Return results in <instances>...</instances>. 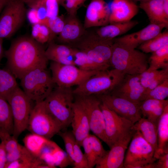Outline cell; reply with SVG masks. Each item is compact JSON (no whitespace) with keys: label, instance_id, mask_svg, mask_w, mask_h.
Wrapping results in <instances>:
<instances>
[{"label":"cell","instance_id":"cell-1","mask_svg":"<svg viewBox=\"0 0 168 168\" xmlns=\"http://www.w3.org/2000/svg\"><path fill=\"white\" fill-rule=\"evenodd\" d=\"M43 45L32 37L17 39L4 52L7 59V69L20 80L35 69L47 68L48 60Z\"/></svg>","mask_w":168,"mask_h":168},{"label":"cell","instance_id":"cell-2","mask_svg":"<svg viewBox=\"0 0 168 168\" xmlns=\"http://www.w3.org/2000/svg\"><path fill=\"white\" fill-rule=\"evenodd\" d=\"M110 63L113 68L125 75H139L148 68L145 53L125 47L114 41Z\"/></svg>","mask_w":168,"mask_h":168},{"label":"cell","instance_id":"cell-3","mask_svg":"<svg viewBox=\"0 0 168 168\" xmlns=\"http://www.w3.org/2000/svg\"><path fill=\"white\" fill-rule=\"evenodd\" d=\"M124 74L113 68L100 71L73 90L74 95L98 96L109 93L122 80Z\"/></svg>","mask_w":168,"mask_h":168},{"label":"cell","instance_id":"cell-4","mask_svg":"<svg viewBox=\"0 0 168 168\" xmlns=\"http://www.w3.org/2000/svg\"><path fill=\"white\" fill-rule=\"evenodd\" d=\"M22 90L35 103L44 101L55 85L47 68H38L25 74L20 79Z\"/></svg>","mask_w":168,"mask_h":168},{"label":"cell","instance_id":"cell-5","mask_svg":"<svg viewBox=\"0 0 168 168\" xmlns=\"http://www.w3.org/2000/svg\"><path fill=\"white\" fill-rule=\"evenodd\" d=\"M113 43L114 40L104 39L94 32L89 33L86 31L73 45L95 63L108 69L110 66V61Z\"/></svg>","mask_w":168,"mask_h":168},{"label":"cell","instance_id":"cell-6","mask_svg":"<svg viewBox=\"0 0 168 168\" xmlns=\"http://www.w3.org/2000/svg\"><path fill=\"white\" fill-rule=\"evenodd\" d=\"M124 166L125 168H155V150L135 131L127 148Z\"/></svg>","mask_w":168,"mask_h":168},{"label":"cell","instance_id":"cell-7","mask_svg":"<svg viewBox=\"0 0 168 168\" xmlns=\"http://www.w3.org/2000/svg\"><path fill=\"white\" fill-rule=\"evenodd\" d=\"M74 95L71 87L56 86L44 100L49 112L63 128L71 124L73 115Z\"/></svg>","mask_w":168,"mask_h":168},{"label":"cell","instance_id":"cell-8","mask_svg":"<svg viewBox=\"0 0 168 168\" xmlns=\"http://www.w3.org/2000/svg\"><path fill=\"white\" fill-rule=\"evenodd\" d=\"M64 128L47 108L44 101L35 103L31 110L26 129L50 139Z\"/></svg>","mask_w":168,"mask_h":168},{"label":"cell","instance_id":"cell-9","mask_svg":"<svg viewBox=\"0 0 168 168\" xmlns=\"http://www.w3.org/2000/svg\"><path fill=\"white\" fill-rule=\"evenodd\" d=\"M11 108L13 122L12 135L17 138L26 129L33 102L17 86L7 99Z\"/></svg>","mask_w":168,"mask_h":168},{"label":"cell","instance_id":"cell-10","mask_svg":"<svg viewBox=\"0 0 168 168\" xmlns=\"http://www.w3.org/2000/svg\"><path fill=\"white\" fill-rule=\"evenodd\" d=\"M50 69L55 85L62 87L77 86L100 71H85L74 65L63 64L52 61Z\"/></svg>","mask_w":168,"mask_h":168},{"label":"cell","instance_id":"cell-11","mask_svg":"<svg viewBox=\"0 0 168 168\" xmlns=\"http://www.w3.org/2000/svg\"><path fill=\"white\" fill-rule=\"evenodd\" d=\"M100 108L105 120V143L110 148L114 143L134 130V124L119 115L101 102Z\"/></svg>","mask_w":168,"mask_h":168},{"label":"cell","instance_id":"cell-12","mask_svg":"<svg viewBox=\"0 0 168 168\" xmlns=\"http://www.w3.org/2000/svg\"><path fill=\"white\" fill-rule=\"evenodd\" d=\"M26 12L22 0H9L0 16V38L12 35L23 24Z\"/></svg>","mask_w":168,"mask_h":168},{"label":"cell","instance_id":"cell-13","mask_svg":"<svg viewBox=\"0 0 168 168\" xmlns=\"http://www.w3.org/2000/svg\"><path fill=\"white\" fill-rule=\"evenodd\" d=\"M75 96V100L81 105L86 114L90 130L105 143V123L100 108V100L96 96Z\"/></svg>","mask_w":168,"mask_h":168},{"label":"cell","instance_id":"cell-14","mask_svg":"<svg viewBox=\"0 0 168 168\" xmlns=\"http://www.w3.org/2000/svg\"><path fill=\"white\" fill-rule=\"evenodd\" d=\"M96 96L108 108L133 124L142 118L139 105L128 100L108 94Z\"/></svg>","mask_w":168,"mask_h":168},{"label":"cell","instance_id":"cell-15","mask_svg":"<svg viewBox=\"0 0 168 168\" xmlns=\"http://www.w3.org/2000/svg\"><path fill=\"white\" fill-rule=\"evenodd\" d=\"M139 75H125L121 82L108 94L139 105L145 99L146 89L141 83Z\"/></svg>","mask_w":168,"mask_h":168},{"label":"cell","instance_id":"cell-16","mask_svg":"<svg viewBox=\"0 0 168 168\" xmlns=\"http://www.w3.org/2000/svg\"><path fill=\"white\" fill-rule=\"evenodd\" d=\"M135 131L114 143L97 163L96 168H123L125 152Z\"/></svg>","mask_w":168,"mask_h":168},{"label":"cell","instance_id":"cell-17","mask_svg":"<svg viewBox=\"0 0 168 168\" xmlns=\"http://www.w3.org/2000/svg\"><path fill=\"white\" fill-rule=\"evenodd\" d=\"M165 25L151 23L142 29L135 32L114 39V41L125 47L136 49L142 43L162 32Z\"/></svg>","mask_w":168,"mask_h":168},{"label":"cell","instance_id":"cell-18","mask_svg":"<svg viewBox=\"0 0 168 168\" xmlns=\"http://www.w3.org/2000/svg\"><path fill=\"white\" fill-rule=\"evenodd\" d=\"M110 9L104 0H91L87 8L83 26L85 29L109 24Z\"/></svg>","mask_w":168,"mask_h":168},{"label":"cell","instance_id":"cell-19","mask_svg":"<svg viewBox=\"0 0 168 168\" xmlns=\"http://www.w3.org/2000/svg\"><path fill=\"white\" fill-rule=\"evenodd\" d=\"M71 124L76 141L82 147V141L89 135L90 129L86 112L81 105L75 100Z\"/></svg>","mask_w":168,"mask_h":168},{"label":"cell","instance_id":"cell-20","mask_svg":"<svg viewBox=\"0 0 168 168\" xmlns=\"http://www.w3.org/2000/svg\"><path fill=\"white\" fill-rule=\"evenodd\" d=\"M109 24L128 21L138 13L139 7L132 0H113Z\"/></svg>","mask_w":168,"mask_h":168},{"label":"cell","instance_id":"cell-21","mask_svg":"<svg viewBox=\"0 0 168 168\" xmlns=\"http://www.w3.org/2000/svg\"><path fill=\"white\" fill-rule=\"evenodd\" d=\"M86 31L76 15L68 16L64 18V25L58 35L57 39L62 43L73 44L78 41Z\"/></svg>","mask_w":168,"mask_h":168},{"label":"cell","instance_id":"cell-22","mask_svg":"<svg viewBox=\"0 0 168 168\" xmlns=\"http://www.w3.org/2000/svg\"><path fill=\"white\" fill-rule=\"evenodd\" d=\"M74 48L65 44L50 42L45 50L48 60L63 64L74 65L73 60Z\"/></svg>","mask_w":168,"mask_h":168},{"label":"cell","instance_id":"cell-23","mask_svg":"<svg viewBox=\"0 0 168 168\" xmlns=\"http://www.w3.org/2000/svg\"><path fill=\"white\" fill-rule=\"evenodd\" d=\"M163 0H144L140 1L139 8L147 14L150 23L163 24L168 27V19L164 14Z\"/></svg>","mask_w":168,"mask_h":168},{"label":"cell","instance_id":"cell-24","mask_svg":"<svg viewBox=\"0 0 168 168\" xmlns=\"http://www.w3.org/2000/svg\"><path fill=\"white\" fill-rule=\"evenodd\" d=\"M138 24V21L135 20L110 23L100 27L94 32L103 39L112 40L116 37L126 33Z\"/></svg>","mask_w":168,"mask_h":168},{"label":"cell","instance_id":"cell-25","mask_svg":"<svg viewBox=\"0 0 168 168\" xmlns=\"http://www.w3.org/2000/svg\"><path fill=\"white\" fill-rule=\"evenodd\" d=\"M168 105L167 100L146 99L139 106L142 117L158 124L160 118Z\"/></svg>","mask_w":168,"mask_h":168},{"label":"cell","instance_id":"cell-26","mask_svg":"<svg viewBox=\"0 0 168 168\" xmlns=\"http://www.w3.org/2000/svg\"><path fill=\"white\" fill-rule=\"evenodd\" d=\"M133 128L134 130L140 133L153 147L156 152L157 148V124L142 117L134 124Z\"/></svg>","mask_w":168,"mask_h":168},{"label":"cell","instance_id":"cell-27","mask_svg":"<svg viewBox=\"0 0 168 168\" xmlns=\"http://www.w3.org/2000/svg\"><path fill=\"white\" fill-rule=\"evenodd\" d=\"M167 152H168V105L158 121L157 148L155 157L157 159L160 155Z\"/></svg>","mask_w":168,"mask_h":168},{"label":"cell","instance_id":"cell-28","mask_svg":"<svg viewBox=\"0 0 168 168\" xmlns=\"http://www.w3.org/2000/svg\"><path fill=\"white\" fill-rule=\"evenodd\" d=\"M45 165L47 164L26 149L19 159L7 162L5 168H43Z\"/></svg>","mask_w":168,"mask_h":168},{"label":"cell","instance_id":"cell-29","mask_svg":"<svg viewBox=\"0 0 168 168\" xmlns=\"http://www.w3.org/2000/svg\"><path fill=\"white\" fill-rule=\"evenodd\" d=\"M50 140L40 135L31 133L23 139L24 147L34 156L39 158L45 146Z\"/></svg>","mask_w":168,"mask_h":168},{"label":"cell","instance_id":"cell-30","mask_svg":"<svg viewBox=\"0 0 168 168\" xmlns=\"http://www.w3.org/2000/svg\"><path fill=\"white\" fill-rule=\"evenodd\" d=\"M16 79L7 68H0V96L6 100L18 86Z\"/></svg>","mask_w":168,"mask_h":168},{"label":"cell","instance_id":"cell-31","mask_svg":"<svg viewBox=\"0 0 168 168\" xmlns=\"http://www.w3.org/2000/svg\"><path fill=\"white\" fill-rule=\"evenodd\" d=\"M0 128L12 135L13 117L10 105L5 98L0 96Z\"/></svg>","mask_w":168,"mask_h":168},{"label":"cell","instance_id":"cell-32","mask_svg":"<svg viewBox=\"0 0 168 168\" xmlns=\"http://www.w3.org/2000/svg\"><path fill=\"white\" fill-rule=\"evenodd\" d=\"M73 60L75 65L87 71H101L106 70L90 58L85 54L74 48Z\"/></svg>","mask_w":168,"mask_h":168},{"label":"cell","instance_id":"cell-33","mask_svg":"<svg viewBox=\"0 0 168 168\" xmlns=\"http://www.w3.org/2000/svg\"><path fill=\"white\" fill-rule=\"evenodd\" d=\"M168 44V31L161 32L140 45L139 49L147 54L152 53Z\"/></svg>","mask_w":168,"mask_h":168},{"label":"cell","instance_id":"cell-34","mask_svg":"<svg viewBox=\"0 0 168 168\" xmlns=\"http://www.w3.org/2000/svg\"><path fill=\"white\" fill-rule=\"evenodd\" d=\"M149 67L156 70L168 68V44L152 53Z\"/></svg>","mask_w":168,"mask_h":168},{"label":"cell","instance_id":"cell-35","mask_svg":"<svg viewBox=\"0 0 168 168\" xmlns=\"http://www.w3.org/2000/svg\"><path fill=\"white\" fill-rule=\"evenodd\" d=\"M39 23L45 25L49 29L50 33V42L52 41L54 36L57 35H58L62 30L64 25V18L63 16H58L47 17Z\"/></svg>","mask_w":168,"mask_h":168},{"label":"cell","instance_id":"cell-36","mask_svg":"<svg viewBox=\"0 0 168 168\" xmlns=\"http://www.w3.org/2000/svg\"><path fill=\"white\" fill-rule=\"evenodd\" d=\"M31 35L34 40L42 45L47 42H50V30L49 28L43 24L37 23L32 24Z\"/></svg>","mask_w":168,"mask_h":168},{"label":"cell","instance_id":"cell-37","mask_svg":"<svg viewBox=\"0 0 168 168\" xmlns=\"http://www.w3.org/2000/svg\"><path fill=\"white\" fill-rule=\"evenodd\" d=\"M168 96V79L148 92L145 99H153L158 100H165Z\"/></svg>","mask_w":168,"mask_h":168},{"label":"cell","instance_id":"cell-38","mask_svg":"<svg viewBox=\"0 0 168 168\" xmlns=\"http://www.w3.org/2000/svg\"><path fill=\"white\" fill-rule=\"evenodd\" d=\"M0 139L3 143L7 153L12 152L21 145L16 138L5 130L0 128Z\"/></svg>","mask_w":168,"mask_h":168},{"label":"cell","instance_id":"cell-39","mask_svg":"<svg viewBox=\"0 0 168 168\" xmlns=\"http://www.w3.org/2000/svg\"><path fill=\"white\" fill-rule=\"evenodd\" d=\"M58 134L63 141L67 154L71 163H73L74 146L76 140L72 131H60Z\"/></svg>","mask_w":168,"mask_h":168},{"label":"cell","instance_id":"cell-40","mask_svg":"<svg viewBox=\"0 0 168 168\" xmlns=\"http://www.w3.org/2000/svg\"><path fill=\"white\" fill-rule=\"evenodd\" d=\"M88 138L96 158L97 164L105 156L107 151L104 149L99 138L95 135L90 134L88 136Z\"/></svg>","mask_w":168,"mask_h":168},{"label":"cell","instance_id":"cell-41","mask_svg":"<svg viewBox=\"0 0 168 168\" xmlns=\"http://www.w3.org/2000/svg\"><path fill=\"white\" fill-rule=\"evenodd\" d=\"M52 155L54 166L62 168L68 164L66 161L71 163L68 157H66L63 151L54 142L51 151Z\"/></svg>","mask_w":168,"mask_h":168},{"label":"cell","instance_id":"cell-42","mask_svg":"<svg viewBox=\"0 0 168 168\" xmlns=\"http://www.w3.org/2000/svg\"><path fill=\"white\" fill-rule=\"evenodd\" d=\"M80 147L76 141L74 146L73 168H89L87 160Z\"/></svg>","mask_w":168,"mask_h":168},{"label":"cell","instance_id":"cell-43","mask_svg":"<svg viewBox=\"0 0 168 168\" xmlns=\"http://www.w3.org/2000/svg\"><path fill=\"white\" fill-rule=\"evenodd\" d=\"M86 0H58V2L66 10L68 15H76L78 9Z\"/></svg>","mask_w":168,"mask_h":168},{"label":"cell","instance_id":"cell-44","mask_svg":"<svg viewBox=\"0 0 168 168\" xmlns=\"http://www.w3.org/2000/svg\"><path fill=\"white\" fill-rule=\"evenodd\" d=\"M160 71L161 70L153 69L148 67L147 69L139 74L141 83L146 90Z\"/></svg>","mask_w":168,"mask_h":168},{"label":"cell","instance_id":"cell-45","mask_svg":"<svg viewBox=\"0 0 168 168\" xmlns=\"http://www.w3.org/2000/svg\"><path fill=\"white\" fill-rule=\"evenodd\" d=\"M84 151V155L87 160L89 168H92L96 164V160L91 146L88 136L82 141V146Z\"/></svg>","mask_w":168,"mask_h":168},{"label":"cell","instance_id":"cell-46","mask_svg":"<svg viewBox=\"0 0 168 168\" xmlns=\"http://www.w3.org/2000/svg\"><path fill=\"white\" fill-rule=\"evenodd\" d=\"M167 79H168V68L161 69L159 73L146 89V94L149 91L161 84Z\"/></svg>","mask_w":168,"mask_h":168},{"label":"cell","instance_id":"cell-47","mask_svg":"<svg viewBox=\"0 0 168 168\" xmlns=\"http://www.w3.org/2000/svg\"><path fill=\"white\" fill-rule=\"evenodd\" d=\"M156 168H168V152L160 155L155 161Z\"/></svg>","mask_w":168,"mask_h":168},{"label":"cell","instance_id":"cell-48","mask_svg":"<svg viewBox=\"0 0 168 168\" xmlns=\"http://www.w3.org/2000/svg\"><path fill=\"white\" fill-rule=\"evenodd\" d=\"M7 163V152L3 143H0V168H5Z\"/></svg>","mask_w":168,"mask_h":168},{"label":"cell","instance_id":"cell-49","mask_svg":"<svg viewBox=\"0 0 168 168\" xmlns=\"http://www.w3.org/2000/svg\"><path fill=\"white\" fill-rule=\"evenodd\" d=\"M163 7L165 15L168 19V0H163Z\"/></svg>","mask_w":168,"mask_h":168},{"label":"cell","instance_id":"cell-50","mask_svg":"<svg viewBox=\"0 0 168 168\" xmlns=\"http://www.w3.org/2000/svg\"><path fill=\"white\" fill-rule=\"evenodd\" d=\"M3 39L0 38V63L3 54Z\"/></svg>","mask_w":168,"mask_h":168},{"label":"cell","instance_id":"cell-51","mask_svg":"<svg viewBox=\"0 0 168 168\" xmlns=\"http://www.w3.org/2000/svg\"><path fill=\"white\" fill-rule=\"evenodd\" d=\"M9 0H0V13Z\"/></svg>","mask_w":168,"mask_h":168},{"label":"cell","instance_id":"cell-52","mask_svg":"<svg viewBox=\"0 0 168 168\" xmlns=\"http://www.w3.org/2000/svg\"><path fill=\"white\" fill-rule=\"evenodd\" d=\"M32 0H22V1L25 3H27Z\"/></svg>","mask_w":168,"mask_h":168},{"label":"cell","instance_id":"cell-53","mask_svg":"<svg viewBox=\"0 0 168 168\" xmlns=\"http://www.w3.org/2000/svg\"><path fill=\"white\" fill-rule=\"evenodd\" d=\"M133 1H139L140 2L142 1H143L144 0H132Z\"/></svg>","mask_w":168,"mask_h":168}]
</instances>
